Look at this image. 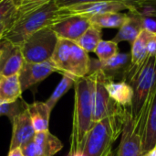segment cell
<instances>
[{
  "mask_svg": "<svg viewBox=\"0 0 156 156\" xmlns=\"http://www.w3.org/2000/svg\"><path fill=\"white\" fill-rule=\"evenodd\" d=\"M62 9L67 15H80L87 17L108 12H121L123 10L129 11V7L124 4L110 1L78 4Z\"/></svg>",
  "mask_w": 156,
  "mask_h": 156,
  "instance_id": "obj_13",
  "label": "cell"
},
{
  "mask_svg": "<svg viewBox=\"0 0 156 156\" xmlns=\"http://www.w3.org/2000/svg\"><path fill=\"white\" fill-rule=\"evenodd\" d=\"M22 93L18 74L0 76V100L14 103L20 98Z\"/></svg>",
  "mask_w": 156,
  "mask_h": 156,
  "instance_id": "obj_20",
  "label": "cell"
},
{
  "mask_svg": "<svg viewBox=\"0 0 156 156\" xmlns=\"http://www.w3.org/2000/svg\"><path fill=\"white\" fill-rule=\"evenodd\" d=\"M64 15V10L57 6L55 0H52L45 6L16 18L12 26L4 33L2 39L21 46L30 35L44 28L50 27Z\"/></svg>",
  "mask_w": 156,
  "mask_h": 156,
  "instance_id": "obj_2",
  "label": "cell"
},
{
  "mask_svg": "<svg viewBox=\"0 0 156 156\" xmlns=\"http://www.w3.org/2000/svg\"><path fill=\"white\" fill-rule=\"evenodd\" d=\"M0 49V76L18 74L25 63L20 46L1 39Z\"/></svg>",
  "mask_w": 156,
  "mask_h": 156,
  "instance_id": "obj_12",
  "label": "cell"
},
{
  "mask_svg": "<svg viewBox=\"0 0 156 156\" xmlns=\"http://www.w3.org/2000/svg\"><path fill=\"white\" fill-rule=\"evenodd\" d=\"M89 76L91 80L93 123L111 116L122 114L129 108L119 106L111 98L105 87L106 77L98 67V60L91 59V68Z\"/></svg>",
  "mask_w": 156,
  "mask_h": 156,
  "instance_id": "obj_7",
  "label": "cell"
},
{
  "mask_svg": "<svg viewBox=\"0 0 156 156\" xmlns=\"http://www.w3.org/2000/svg\"><path fill=\"white\" fill-rule=\"evenodd\" d=\"M16 10H17V5L15 0H1L0 1V23L6 24L9 29L16 18Z\"/></svg>",
  "mask_w": 156,
  "mask_h": 156,
  "instance_id": "obj_27",
  "label": "cell"
},
{
  "mask_svg": "<svg viewBox=\"0 0 156 156\" xmlns=\"http://www.w3.org/2000/svg\"><path fill=\"white\" fill-rule=\"evenodd\" d=\"M153 33L143 29L136 40L132 44L131 50V61L132 66H139L148 56L147 53V43Z\"/></svg>",
  "mask_w": 156,
  "mask_h": 156,
  "instance_id": "obj_22",
  "label": "cell"
},
{
  "mask_svg": "<svg viewBox=\"0 0 156 156\" xmlns=\"http://www.w3.org/2000/svg\"><path fill=\"white\" fill-rule=\"evenodd\" d=\"M127 18V13L108 12L90 17L89 19L92 26L102 29H120Z\"/></svg>",
  "mask_w": 156,
  "mask_h": 156,
  "instance_id": "obj_21",
  "label": "cell"
},
{
  "mask_svg": "<svg viewBox=\"0 0 156 156\" xmlns=\"http://www.w3.org/2000/svg\"><path fill=\"white\" fill-rule=\"evenodd\" d=\"M74 91L72 130L68 156H81L87 134L93 124L90 77L88 75L77 78L74 84Z\"/></svg>",
  "mask_w": 156,
  "mask_h": 156,
  "instance_id": "obj_1",
  "label": "cell"
},
{
  "mask_svg": "<svg viewBox=\"0 0 156 156\" xmlns=\"http://www.w3.org/2000/svg\"><path fill=\"white\" fill-rule=\"evenodd\" d=\"M12 123V137L9 146V151L16 148H22L27 143H30L36 134L32 120L27 112V103L25 107L13 118Z\"/></svg>",
  "mask_w": 156,
  "mask_h": 156,
  "instance_id": "obj_10",
  "label": "cell"
},
{
  "mask_svg": "<svg viewBox=\"0 0 156 156\" xmlns=\"http://www.w3.org/2000/svg\"><path fill=\"white\" fill-rule=\"evenodd\" d=\"M76 79L77 78H74L73 76H70L69 74H62L61 81L56 86L55 90L53 91L51 96L48 97V99L45 102L47 106L48 107V108L50 109V111L53 110L58 101L74 86Z\"/></svg>",
  "mask_w": 156,
  "mask_h": 156,
  "instance_id": "obj_24",
  "label": "cell"
},
{
  "mask_svg": "<svg viewBox=\"0 0 156 156\" xmlns=\"http://www.w3.org/2000/svg\"><path fill=\"white\" fill-rule=\"evenodd\" d=\"M143 29L142 14L140 13V10L128 11L125 22L119 29L118 32L112 40L116 43L128 41L132 45Z\"/></svg>",
  "mask_w": 156,
  "mask_h": 156,
  "instance_id": "obj_15",
  "label": "cell"
},
{
  "mask_svg": "<svg viewBox=\"0 0 156 156\" xmlns=\"http://www.w3.org/2000/svg\"><path fill=\"white\" fill-rule=\"evenodd\" d=\"M133 90L131 110L137 116L156 86V55H148L139 66H132L124 80Z\"/></svg>",
  "mask_w": 156,
  "mask_h": 156,
  "instance_id": "obj_5",
  "label": "cell"
},
{
  "mask_svg": "<svg viewBox=\"0 0 156 156\" xmlns=\"http://www.w3.org/2000/svg\"><path fill=\"white\" fill-rule=\"evenodd\" d=\"M33 141L37 156H54L63 148L61 142L49 131L36 132Z\"/></svg>",
  "mask_w": 156,
  "mask_h": 156,
  "instance_id": "obj_18",
  "label": "cell"
},
{
  "mask_svg": "<svg viewBox=\"0 0 156 156\" xmlns=\"http://www.w3.org/2000/svg\"><path fill=\"white\" fill-rule=\"evenodd\" d=\"M156 8V0H144L143 8Z\"/></svg>",
  "mask_w": 156,
  "mask_h": 156,
  "instance_id": "obj_33",
  "label": "cell"
},
{
  "mask_svg": "<svg viewBox=\"0 0 156 156\" xmlns=\"http://www.w3.org/2000/svg\"><path fill=\"white\" fill-rule=\"evenodd\" d=\"M105 87L111 98L122 108H131L133 98V90L125 81H113L106 78Z\"/></svg>",
  "mask_w": 156,
  "mask_h": 156,
  "instance_id": "obj_17",
  "label": "cell"
},
{
  "mask_svg": "<svg viewBox=\"0 0 156 156\" xmlns=\"http://www.w3.org/2000/svg\"><path fill=\"white\" fill-rule=\"evenodd\" d=\"M54 72H57V69L50 60L37 63L25 62L18 74L22 92L45 80Z\"/></svg>",
  "mask_w": 156,
  "mask_h": 156,
  "instance_id": "obj_11",
  "label": "cell"
},
{
  "mask_svg": "<svg viewBox=\"0 0 156 156\" xmlns=\"http://www.w3.org/2000/svg\"><path fill=\"white\" fill-rule=\"evenodd\" d=\"M94 52L97 55L99 62L101 63H103L119 52L118 43L112 41V40H101L97 45Z\"/></svg>",
  "mask_w": 156,
  "mask_h": 156,
  "instance_id": "obj_26",
  "label": "cell"
},
{
  "mask_svg": "<svg viewBox=\"0 0 156 156\" xmlns=\"http://www.w3.org/2000/svg\"><path fill=\"white\" fill-rule=\"evenodd\" d=\"M140 12L144 16L156 17V8H144V9H141Z\"/></svg>",
  "mask_w": 156,
  "mask_h": 156,
  "instance_id": "obj_32",
  "label": "cell"
},
{
  "mask_svg": "<svg viewBox=\"0 0 156 156\" xmlns=\"http://www.w3.org/2000/svg\"><path fill=\"white\" fill-rule=\"evenodd\" d=\"M132 65L131 53L118 52L107 62L101 63L98 60V67L102 71L108 80L120 79L123 81Z\"/></svg>",
  "mask_w": 156,
  "mask_h": 156,
  "instance_id": "obj_14",
  "label": "cell"
},
{
  "mask_svg": "<svg viewBox=\"0 0 156 156\" xmlns=\"http://www.w3.org/2000/svg\"><path fill=\"white\" fill-rule=\"evenodd\" d=\"M50 61L55 65L57 72L61 74L82 78L90 73L91 59L89 53L72 40L58 39Z\"/></svg>",
  "mask_w": 156,
  "mask_h": 156,
  "instance_id": "obj_4",
  "label": "cell"
},
{
  "mask_svg": "<svg viewBox=\"0 0 156 156\" xmlns=\"http://www.w3.org/2000/svg\"><path fill=\"white\" fill-rule=\"evenodd\" d=\"M144 156H156V147L155 148H154L153 150H151L149 153H147Z\"/></svg>",
  "mask_w": 156,
  "mask_h": 156,
  "instance_id": "obj_37",
  "label": "cell"
},
{
  "mask_svg": "<svg viewBox=\"0 0 156 156\" xmlns=\"http://www.w3.org/2000/svg\"><path fill=\"white\" fill-rule=\"evenodd\" d=\"M148 55H156V34H152L147 43Z\"/></svg>",
  "mask_w": 156,
  "mask_h": 156,
  "instance_id": "obj_31",
  "label": "cell"
},
{
  "mask_svg": "<svg viewBox=\"0 0 156 156\" xmlns=\"http://www.w3.org/2000/svg\"><path fill=\"white\" fill-rule=\"evenodd\" d=\"M7 156H24L21 148H16L13 150H10Z\"/></svg>",
  "mask_w": 156,
  "mask_h": 156,
  "instance_id": "obj_34",
  "label": "cell"
},
{
  "mask_svg": "<svg viewBox=\"0 0 156 156\" xmlns=\"http://www.w3.org/2000/svg\"><path fill=\"white\" fill-rule=\"evenodd\" d=\"M141 13V12H140ZM143 29L150 33L156 34V17H149L142 15Z\"/></svg>",
  "mask_w": 156,
  "mask_h": 156,
  "instance_id": "obj_30",
  "label": "cell"
},
{
  "mask_svg": "<svg viewBox=\"0 0 156 156\" xmlns=\"http://www.w3.org/2000/svg\"><path fill=\"white\" fill-rule=\"evenodd\" d=\"M8 29V26L5 23H0V38L3 37L4 33L6 31V29Z\"/></svg>",
  "mask_w": 156,
  "mask_h": 156,
  "instance_id": "obj_35",
  "label": "cell"
},
{
  "mask_svg": "<svg viewBox=\"0 0 156 156\" xmlns=\"http://www.w3.org/2000/svg\"><path fill=\"white\" fill-rule=\"evenodd\" d=\"M104 156H117V150H113L112 147L108 150V152L104 154Z\"/></svg>",
  "mask_w": 156,
  "mask_h": 156,
  "instance_id": "obj_36",
  "label": "cell"
},
{
  "mask_svg": "<svg viewBox=\"0 0 156 156\" xmlns=\"http://www.w3.org/2000/svg\"><path fill=\"white\" fill-rule=\"evenodd\" d=\"M119 2L122 3L129 7V11H137L143 8L144 0H55L57 6L59 8L69 7L78 4H84V3H91V2Z\"/></svg>",
  "mask_w": 156,
  "mask_h": 156,
  "instance_id": "obj_25",
  "label": "cell"
},
{
  "mask_svg": "<svg viewBox=\"0 0 156 156\" xmlns=\"http://www.w3.org/2000/svg\"><path fill=\"white\" fill-rule=\"evenodd\" d=\"M153 94L154 92L149 96L137 116H133L131 108L129 109L123 123L121 143L117 149V156H142L144 131Z\"/></svg>",
  "mask_w": 156,
  "mask_h": 156,
  "instance_id": "obj_6",
  "label": "cell"
},
{
  "mask_svg": "<svg viewBox=\"0 0 156 156\" xmlns=\"http://www.w3.org/2000/svg\"><path fill=\"white\" fill-rule=\"evenodd\" d=\"M24 101H16L14 103H8L0 100V117L6 116L11 121L13 118L25 107Z\"/></svg>",
  "mask_w": 156,
  "mask_h": 156,
  "instance_id": "obj_29",
  "label": "cell"
},
{
  "mask_svg": "<svg viewBox=\"0 0 156 156\" xmlns=\"http://www.w3.org/2000/svg\"><path fill=\"white\" fill-rule=\"evenodd\" d=\"M90 25V21L87 17L65 14L49 28L56 33L58 39L76 41Z\"/></svg>",
  "mask_w": 156,
  "mask_h": 156,
  "instance_id": "obj_9",
  "label": "cell"
},
{
  "mask_svg": "<svg viewBox=\"0 0 156 156\" xmlns=\"http://www.w3.org/2000/svg\"><path fill=\"white\" fill-rule=\"evenodd\" d=\"M130 108L122 114L111 116L93 123L87 134L81 156H104L122 134L123 123Z\"/></svg>",
  "mask_w": 156,
  "mask_h": 156,
  "instance_id": "obj_3",
  "label": "cell"
},
{
  "mask_svg": "<svg viewBox=\"0 0 156 156\" xmlns=\"http://www.w3.org/2000/svg\"><path fill=\"white\" fill-rule=\"evenodd\" d=\"M15 1H16V5H18V3H19V1H20V0H15Z\"/></svg>",
  "mask_w": 156,
  "mask_h": 156,
  "instance_id": "obj_38",
  "label": "cell"
},
{
  "mask_svg": "<svg viewBox=\"0 0 156 156\" xmlns=\"http://www.w3.org/2000/svg\"><path fill=\"white\" fill-rule=\"evenodd\" d=\"M51 1L52 0H20L17 5L16 18L41 7Z\"/></svg>",
  "mask_w": 156,
  "mask_h": 156,
  "instance_id": "obj_28",
  "label": "cell"
},
{
  "mask_svg": "<svg viewBox=\"0 0 156 156\" xmlns=\"http://www.w3.org/2000/svg\"><path fill=\"white\" fill-rule=\"evenodd\" d=\"M102 31L101 29L90 25V27L75 41L86 52H94L97 45L102 40Z\"/></svg>",
  "mask_w": 156,
  "mask_h": 156,
  "instance_id": "obj_23",
  "label": "cell"
},
{
  "mask_svg": "<svg viewBox=\"0 0 156 156\" xmlns=\"http://www.w3.org/2000/svg\"><path fill=\"white\" fill-rule=\"evenodd\" d=\"M1 39H2V38H0V43H1ZM0 53H1V49H0Z\"/></svg>",
  "mask_w": 156,
  "mask_h": 156,
  "instance_id": "obj_39",
  "label": "cell"
},
{
  "mask_svg": "<svg viewBox=\"0 0 156 156\" xmlns=\"http://www.w3.org/2000/svg\"><path fill=\"white\" fill-rule=\"evenodd\" d=\"M156 147V87L153 94V98L148 110L143 142H142V156L145 155L151 150Z\"/></svg>",
  "mask_w": 156,
  "mask_h": 156,
  "instance_id": "obj_16",
  "label": "cell"
},
{
  "mask_svg": "<svg viewBox=\"0 0 156 156\" xmlns=\"http://www.w3.org/2000/svg\"><path fill=\"white\" fill-rule=\"evenodd\" d=\"M58 40V36L49 27L33 33L20 46L24 61L31 63L49 61Z\"/></svg>",
  "mask_w": 156,
  "mask_h": 156,
  "instance_id": "obj_8",
  "label": "cell"
},
{
  "mask_svg": "<svg viewBox=\"0 0 156 156\" xmlns=\"http://www.w3.org/2000/svg\"><path fill=\"white\" fill-rule=\"evenodd\" d=\"M27 108L35 131L41 132L48 131L51 111L47 104L41 101H35L32 104H27Z\"/></svg>",
  "mask_w": 156,
  "mask_h": 156,
  "instance_id": "obj_19",
  "label": "cell"
},
{
  "mask_svg": "<svg viewBox=\"0 0 156 156\" xmlns=\"http://www.w3.org/2000/svg\"><path fill=\"white\" fill-rule=\"evenodd\" d=\"M0 1H1V0H0Z\"/></svg>",
  "mask_w": 156,
  "mask_h": 156,
  "instance_id": "obj_40",
  "label": "cell"
}]
</instances>
